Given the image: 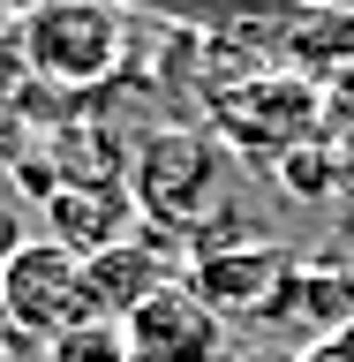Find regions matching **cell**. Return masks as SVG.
I'll list each match as a JSON object with an SVG mask.
<instances>
[{"label":"cell","instance_id":"obj_9","mask_svg":"<svg viewBox=\"0 0 354 362\" xmlns=\"http://www.w3.org/2000/svg\"><path fill=\"white\" fill-rule=\"evenodd\" d=\"M271 325H294L302 339H324V332H339V325H354V264H332V257H309V264H302V257H294Z\"/></svg>","mask_w":354,"mask_h":362},{"label":"cell","instance_id":"obj_14","mask_svg":"<svg viewBox=\"0 0 354 362\" xmlns=\"http://www.w3.org/2000/svg\"><path fill=\"white\" fill-rule=\"evenodd\" d=\"M30 355V332H23V325H8V317H0V362H23Z\"/></svg>","mask_w":354,"mask_h":362},{"label":"cell","instance_id":"obj_3","mask_svg":"<svg viewBox=\"0 0 354 362\" xmlns=\"http://www.w3.org/2000/svg\"><path fill=\"white\" fill-rule=\"evenodd\" d=\"M0 317L53 347L61 332L90 325V264L68 242H53V234L45 242H23L0 264Z\"/></svg>","mask_w":354,"mask_h":362},{"label":"cell","instance_id":"obj_2","mask_svg":"<svg viewBox=\"0 0 354 362\" xmlns=\"http://www.w3.org/2000/svg\"><path fill=\"white\" fill-rule=\"evenodd\" d=\"M121 45H129V23L113 0H30V16H23V61L38 83L61 90L106 83L121 68Z\"/></svg>","mask_w":354,"mask_h":362},{"label":"cell","instance_id":"obj_15","mask_svg":"<svg viewBox=\"0 0 354 362\" xmlns=\"http://www.w3.org/2000/svg\"><path fill=\"white\" fill-rule=\"evenodd\" d=\"M242 362H302V347H249Z\"/></svg>","mask_w":354,"mask_h":362},{"label":"cell","instance_id":"obj_1","mask_svg":"<svg viewBox=\"0 0 354 362\" xmlns=\"http://www.w3.org/2000/svg\"><path fill=\"white\" fill-rule=\"evenodd\" d=\"M129 189H136V211L166 234H203L211 211H219V189H226V158L211 136L196 129H158L136 144V166H129Z\"/></svg>","mask_w":354,"mask_h":362},{"label":"cell","instance_id":"obj_17","mask_svg":"<svg viewBox=\"0 0 354 362\" xmlns=\"http://www.w3.org/2000/svg\"><path fill=\"white\" fill-rule=\"evenodd\" d=\"M294 8H354V0H294Z\"/></svg>","mask_w":354,"mask_h":362},{"label":"cell","instance_id":"obj_5","mask_svg":"<svg viewBox=\"0 0 354 362\" xmlns=\"http://www.w3.org/2000/svg\"><path fill=\"white\" fill-rule=\"evenodd\" d=\"M211 113H219V136L234 144V151L249 158H279L302 151L317 136V113H324V98H317L309 83H287V76H256V83H234L211 98Z\"/></svg>","mask_w":354,"mask_h":362},{"label":"cell","instance_id":"obj_4","mask_svg":"<svg viewBox=\"0 0 354 362\" xmlns=\"http://www.w3.org/2000/svg\"><path fill=\"white\" fill-rule=\"evenodd\" d=\"M294 257L264 234H203L189 257V287L226 317V325H271L279 294H287Z\"/></svg>","mask_w":354,"mask_h":362},{"label":"cell","instance_id":"obj_6","mask_svg":"<svg viewBox=\"0 0 354 362\" xmlns=\"http://www.w3.org/2000/svg\"><path fill=\"white\" fill-rule=\"evenodd\" d=\"M129 339H136L143 362H234V347H226V317L189 287V272L166 279V287L129 317Z\"/></svg>","mask_w":354,"mask_h":362},{"label":"cell","instance_id":"obj_10","mask_svg":"<svg viewBox=\"0 0 354 362\" xmlns=\"http://www.w3.org/2000/svg\"><path fill=\"white\" fill-rule=\"evenodd\" d=\"M45 362H143V355H136V339H129L121 317H90V325H76V332L53 339Z\"/></svg>","mask_w":354,"mask_h":362},{"label":"cell","instance_id":"obj_16","mask_svg":"<svg viewBox=\"0 0 354 362\" xmlns=\"http://www.w3.org/2000/svg\"><path fill=\"white\" fill-rule=\"evenodd\" d=\"M339 189H354V136L339 144Z\"/></svg>","mask_w":354,"mask_h":362},{"label":"cell","instance_id":"obj_7","mask_svg":"<svg viewBox=\"0 0 354 362\" xmlns=\"http://www.w3.org/2000/svg\"><path fill=\"white\" fill-rule=\"evenodd\" d=\"M174 242H181V234H166V226L143 219L129 242H113V249H98V257H83V264H90V317H121V325H129V317L143 310L166 279H181L189 264L174 257Z\"/></svg>","mask_w":354,"mask_h":362},{"label":"cell","instance_id":"obj_8","mask_svg":"<svg viewBox=\"0 0 354 362\" xmlns=\"http://www.w3.org/2000/svg\"><path fill=\"white\" fill-rule=\"evenodd\" d=\"M45 226H53V242H68L76 257H98V249L136 234V189L129 181H61V189L45 197Z\"/></svg>","mask_w":354,"mask_h":362},{"label":"cell","instance_id":"obj_11","mask_svg":"<svg viewBox=\"0 0 354 362\" xmlns=\"http://www.w3.org/2000/svg\"><path fill=\"white\" fill-rule=\"evenodd\" d=\"M279 189H287V197H302V204L332 197V189H339V151H317V144L287 151V158H279Z\"/></svg>","mask_w":354,"mask_h":362},{"label":"cell","instance_id":"obj_13","mask_svg":"<svg viewBox=\"0 0 354 362\" xmlns=\"http://www.w3.org/2000/svg\"><path fill=\"white\" fill-rule=\"evenodd\" d=\"M23 242H30V226H23V211H8V204H0V264H8V257H16Z\"/></svg>","mask_w":354,"mask_h":362},{"label":"cell","instance_id":"obj_12","mask_svg":"<svg viewBox=\"0 0 354 362\" xmlns=\"http://www.w3.org/2000/svg\"><path fill=\"white\" fill-rule=\"evenodd\" d=\"M302 362H354V325H339V332L309 339V347H302Z\"/></svg>","mask_w":354,"mask_h":362}]
</instances>
